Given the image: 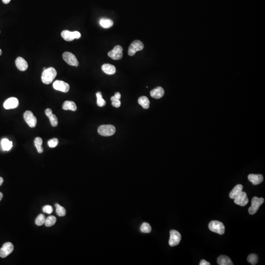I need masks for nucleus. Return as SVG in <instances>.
I'll use <instances>...</instances> for the list:
<instances>
[{"instance_id":"nucleus-1","label":"nucleus","mask_w":265,"mask_h":265,"mask_svg":"<svg viewBox=\"0 0 265 265\" xmlns=\"http://www.w3.org/2000/svg\"><path fill=\"white\" fill-rule=\"evenodd\" d=\"M57 75V71L53 67L46 69L43 72L41 80L44 84L49 85L53 81Z\"/></svg>"},{"instance_id":"nucleus-2","label":"nucleus","mask_w":265,"mask_h":265,"mask_svg":"<svg viewBox=\"0 0 265 265\" xmlns=\"http://www.w3.org/2000/svg\"><path fill=\"white\" fill-rule=\"evenodd\" d=\"M115 128L112 125H103L98 129V133L105 137L113 136L115 133Z\"/></svg>"},{"instance_id":"nucleus-3","label":"nucleus","mask_w":265,"mask_h":265,"mask_svg":"<svg viewBox=\"0 0 265 265\" xmlns=\"http://www.w3.org/2000/svg\"><path fill=\"white\" fill-rule=\"evenodd\" d=\"M209 228L212 232L217 233L219 235L224 234L225 232V227L222 222L213 220L209 224Z\"/></svg>"},{"instance_id":"nucleus-4","label":"nucleus","mask_w":265,"mask_h":265,"mask_svg":"<svg viewBox=\"0 0 265 265\" xmlns=\"http://www.w3.org/2000/svg\"><path fill=\"white\" fill-rule=\"evenodd\" d=\"M264 202V199L263 198H259L256 196L253 197V199H252L251 206L249 207L248 209L249 214L254 215L255 214L259 209V207Z\"/></svg>"},{"instance_id":"nucleus-5","label":"nucleus","mask_w":265,"mask_h":265,"mask_svg":"<svg viewBox=\"0 0 265 265\" xmlns=\"http://www.w3.org/2000/svg\"><path fill=\"white\" fill-rule=\"evenodd\" d=\"M144 48V45L140 40H135L133 41L131 45H130L128 49V54L129 56H133L136 52L138 51H142Z\"/></svg>"},{"instance_id":"nucleus-6","label":"nucleus","mask_w":265,"mask_h":265,"mask_svg":"<svg viewBox=\"0 0 265 265\" xmlns=\"http://www.w3.org/2000/svg\"><path fill=\"white\" fill-rule=\"evenodd\" d=\"M62 37L64 40L67 41H71L75 39H79L81 37L80 32L78 31L70 32L69 30H63L61 33Z\"/></svg>"},{"instance_id":"nucleus-7","label":"nucleus","mask_w":265,"mask_h":265,"mask_svg":"<svg viewBox=\"0 0 265 265\" xmlns=\"http://www.w3.org/2000/svg\"><path fill=\"white\" fill-rule=\"evenodd\" d=\"M62 58L63 60L70 66H79V62L76 57L71 53L68 52H64L62 54Z\"/></svg>"},{"instance_id":"nucleus-8","label":"nucleus","mask_w":265,"mask_h":265,"mask_svg":"<svg viewBox=\"0 0 265 265\" xmlns=\"http://www.w3.org/2000/svg\"><path fill=\"white\" fill-rule=\"evenodd\" d=\"M181 235L180 233L175 230H171L170 231V238L169 240V245L171 247H175L180 242Z\"/></svg>"},{"instance_id":"nucleus-9","label":"nucleus","mask_w":265,"mask_h":265,"mask_svg":"<svg viewBox=\"0 0 265 265\" xmlns=\"http://www.w3.org/2000/svg\"><path fill=\"white\" fill-rule=\"evenodd\" d=\"M108 56L114 60H119L123 57V48L120 45H116L113 50L108 53Z\"/></svg>"},{"instance_id":"nucleus-10","label":"nucleus","mask_w":265,"mask_h":265,"mask_svg":"<svg viewBox=\"0 0 265 265\" xmlns=\"http://www.w3.org/2000/svg\"><path fill=\"white\" fill-rule=\"evenodd\" d=\"M24 118L28 125L31 128H34L37 123V119L32 111L27 110L24 114Z\"/></svg>"},{"instance_id":"nucleus-11","label":"nucleus","mask_w":265,"mask_h":265,"mask_svg":"<svg viewBox=\"0 0 265 265\" xmlns=\"http://www.w3.org/2000/svg\"><path fill=\"white\" fill-rule=\"evenodd\" d=\"M14 249V246L12 243H6L0 249V257L2 258H6L13 251Z\"/></svg>"},{"instance_id":"nucleus-12","label":"nucleus","mask_w":265,"mask_h":265,"mask_svg":"<svg viewBox=\"0 0 265 265\" xmlns=\"http://www.w3.org/2000/svg\"><path fill=\"white\" fill-rule=\"evenodd\" d=\"M53 86L54 90L65 92V93L68 92L70 89L69 84L65 82L60 81V80H57L54 82Z\"/></svg>"},{"instance_id":"nucleus-13","label":"nucleus","mask_w":265,"mask_h":265,"mask_svg":"<svg viewBox=\"0 0 265 265\" xmlns=\"http://www.w3.org/2000/svg\"><path fill=\"white\" fill-rule=\"evenodd\" d=\"M234 199V203L236 204L241 206H246L248 202L247 195L246 192L243 191H242L239 195H238Z\"/></svg>"},{"instance_id":"nucleus-14","label":"nucleus","mask_w":265,"mask_h":265,"mask_svg":"<svg viewBox=\"0 0 265 265\" xmlns=\"http://www.w3.org/2000/svg\"><path fill=\"white\" fill-rule=\"evenodd\" d=\"M19 105V101L15 97H11L7 99L4 103V106L6 110L15 109Z\"/></svg>"},{"instance_id":"nucleus-15","label":"nucleus","mask_w":265,"mask_h":265,"mask_svg":"<svg viewBox=\"0 0 265 265\" xmlns=\"http://www.w3.org/2000/svg\"><path fill=\"white\" fill-rule=\"evenodd\" d=\"M15 64L17 68L21 71H25L28 69V62L22 57H18L16 58Z\"/></svg>"},{"instance_id":"nucleus-16","label":"nucleus","mask_w":265,"mask_h":265,"mask_svg":"<svg viewBox=\"0 0 265 265\" xmlns=\"http://www.w3.org/2000/svg\"><path fill=\"white\" fill-rule=\"evenodd\" d=\"M165 91L161 86L154 88L150 91V95L155 99H160L164 95Z\"/></svg>"},{"instance_id":"nucleus-17","label":"nucleus","mask_w":265,"mask_h":265,"mask_svg":"<svg viewBox=\"0 0 265 265\" xmlns=\"http://www.w3.org/2000/svg\"><path fill=\"white\" fill-rule=\"evenodd\" d=\"M248 179L254 185H257L261 183L263 181V176L261 175H253L251 174L248 176Z\"/></svg>"},{"instance_id":"nucleus-18","label":"nucleus","mask_w":265,"mask_h":265,"mask_svg":"<svg viewBox=\"0 0 265 265\" xmlns=\"http://www.w3.org/2000/svg\"><path fill=\"white\" fill-rule=\"evenodd\" d=\"M103 71L108 75H113L115 74L116 72V68L114 66L110 64H103L102 66Z\"/></svg>"},{"instance_id":"nucleus-19","label":"nucleus","mask_w":265,"mask_h":265,"mask_svg":"<svg viewBox=\"0 0 265 265\" xmlns=\"http://www.w3.org/2000/svg\"><path fill=\"white\" fill-rule=\"evenodd\" d=\"M243 186L241 184H238L231 191L229 194V197L231 199H234L238 195H239L243 191Z\"/></svg>"},{"instance_id":"nucleus-20","label":"nucleus","mask_w":265,"mask_h":265,"mask_svg":"<svg viewBox=\"0 0 265 265\" xmlns=\"http://www.w3.org/2000/svg\"><path fill=\"white\" fill-rule=\"evenodd\" d=\"M218 263L219 265H233V263L229 257L225 255H221L218 258Z\"/></svg>"},{"instance_id":"nucleus-21","label":"nucleus","mask_w":265,"mask_h":265,"mask_svg":"<svg viewBox=\"0 0 265 265\" xmlns=\"http://www.w3.org/2000/svg\"><path fill=\"white\" fill-rule=\"evenodd\" d=\"M62 109L64 110H70L72 111H76L77 109V106L73 101H66L62 105Z\"/></svg>"},{"instance_id":"nucleus-22","label":"nucleus","mask_w":265,"mask_h":265,"mask_svg":"<svg viewBox=\"0 0 265 265\" xmlns=\"http://www.w3.org/2000/svg\"><path fill=\"white\" fill-rule=\"evenodd\" d=\"M100 25L101 27L105 29H108L113 26L114 25V22L113 20L109 19H106V18H102L100 20Z\"/></svg>"},{"instance_id":"nucleus-23","label":"nucleus","mask_w":265,"mask_h":265,"mask_svg":"<svg viewBox=\"0 0 265 265\" xmlns=\"http://www.w3.org/2000/svg\"><path fill=\"white\" fill-rule=\"evenodd\" d=\"M138 103L144 109H147L149 108L150 101L148 98L146 96H142L139 97L138 99Z\"/></svg>"},{"instance_id":"nucleus-24","label":"nucleus","mask_w":265,"mask_h":265,"mask_svg":"<svg viewBox=\"0 0 265 265\" xmlns=\"http://www.w3.org/2000/svg\"><path fill=\"white\" fill-rule=\"evenodd\" d=\"M2 147L4 151H9L12 148V142L9 141L7 139H4L1 142Z\"/></svg>"},{"instance_id":"nucleus-25","label":"nucleus","mask_w":265,"mask_h":265,"mask_svg":"<svg viewBox=\"0 0 265 265\" xmlns=\"http://www.w3.org/2000/svg\"><path fill=\"white\" fill-rule=\"evenodd\" d=\"M34 145L36 147L39 153H42L43 152V148L42 147V139L39 137H37L34 139Z\"/></svg>"},{"instance_id":"nucleus-26","label":"nucleus","mask_w":265,"mask_h":265,"mask_svg":"<svg viewBox=\"0 0 265 265\" xmlns=\"http://www.w3.org/2000/svg\"><path fill=\"white\" fill-rule=\"evenodd\" d=\"M55 206L56 208V213L59 217H63L66 215V212L64 207L57 203L56 204Z\"/></svg>"},{"instance_id":"nucleus-27","label":"nucleus","mask_w":265,"mask_h":265,"mask_svg":"<svg viewBox=\"0 0 265 265\" xmlns=\"http://www.w3.org/2000/svg\"><path fill=\"white\" fill-rule=\"evenodd\" d=\"M57 221V219L56 217L53 215H50L45 220V224L47 227H51L55 224Z\"/></svg>"},{"instance_id":"nucleus-28","label":"nucleus","mask_w":265,"mask_h":265,"mask_svg":"<svg viewBox=\"0 0 265 265\" xmlns=\"http://www.w3.org/2000/svg\"><path fill=\"white\" fill-rule=\"evenodd\" d=\"M96 97H97V104L99 106H104L106 105V101L103 97H102V93L101 92H98L96 93Z\"/></svg>"},{"instance_id":"nucleus-29","label":"nucleus","mask_w":265,"mask_h":265,"mask_svg":"<svg viewBox=\"0 0 265 265\" xmlns=\"http://www.w3.org/2000/svg\"><path fill=\"white\" fill-rule=\"evenodd\" d=\"M46 218L45 215L43 214H40L38 215L35 219V224L38 226H41L43 224H45Z\"/></svg>"},{"instance_id":"nucleus-30","label":"nucleus","mask_w":265,"mask_h":265,"mask_svg":"<svg viewBox=\"0 0 265 265\" xmlns=\"http://www.w3.org/2000/svg\"><path fill=\"white\" fill-rule=\"evenodd\" d=\"M141 230L142 232L144 233H149L151 231V227L149 223H143L141 225Z\"/></svg>"},{"instance_id":"nucleus-31","label":"nucleus","mask_w":265,"mask_h":265,"mask_svg":"<svg viewBox=\"0 0 265 265\" xmlns=\"http://www.w3.org/2000/svg\"><path fill=\"white\" fill-rule=\"evenodd\" d=\"M247 261L252 265H256L258 262V256L255 254H250L247 257Z\"/></svg>"},{"instance_id":"nucleus-32","label":"nucleus","mask_w":265,"mask_h":265,"mask_svg":"<svg viewBox=\"0 0 265 265\" xmlns=\"http://www.w3.org/2000/svg\"><path fill=\"white\" fill-rule=\"evenodd\" d=\"M48 117L50 120V123H51L52 126H53V127H56L58 124V119L57 116L54 114H52L50 115H49Z\"/></svg>"},{"instance_id":"nucleus-33","label":"nucleus","mask_w":265,"mask_h":265,"mask_svg":"<svg viewBox=\"0 0 265 265\" xmlns=\"http://www.w3.org/2000/svg\"><path fill=\"white\" fill-rule=\"evenodd\" d=\"M110 100L111 101V105L114 107L115 108H119L121 106V102H120V99H118V98L113 96L110 98Z\"/></svg>"},{"instance_id":"nucleus-34","label":"nucleus","mask_w":265,"mask_h":265,"mask_svg":"<svg viewBox=\"0 0 265 265\" xmlns=\"http://www.w3.org/2000/svg\"><path fill=\"white\" fill-rule=\"evenodd\" d=\"M58 141L57 138H54L51 139L48 142L49 147L51 148H54L58 145Z\"/></svg>"},{"instance_id":"nucleus-35","label":"nucleus","mask_w":265,"mask_h":265,"mask_svg":"<svg viewBox=\"0 0 265 265\" xmlns=\"http://www.w3.org/2000/svg\"><path fill=\"white\" fill-rule=\"evenodd\" d=\"M43 211L44 213L50 214L53 211V207L50 205H46V206L43 207Z\"/></svg>"},{"instance_id":"nucleus-36","label":"nucleus","mask_w":265,"mask_h":265,"mask_svg":"<svg viewBox=\"0 0 265 265\" xmlns=\"http://www.w3.org/2000/svg\"><path fill=\"white\" fill-rule=\"evenodd\" d=\"M45 114L48 116L51 114H53L52 110L51 109H47L45 111Z\"/></svg>"},{"instance_id":"nucleus-37","label":"nucleus","mask_w":265,"mask_h":265,"mask_svg":"<svg viewBox=\"0 0 265 265\" xmlns=\"http://www.w3.org/2000/svg\"><path fill=\"white\" fill-rule=\"evenodd\" d=\"M200 265H210V263L206 261L205 260H202L199 263Z\"/></svg>"},{"instance_id":"nucleus-38","label":"nucleus","mask_w":265,"mask_h":265,"mask_svg":"<svg viewBox=\"0 0 265 265\" xmlns=\"http://www.w3.org/2000/svg\"><path fill=\"white\" fill-rule=\"evenodd\" d=\"M114 96L116 98L118 99H120V98H121V94H120V93H119V92H116Z\"/></svg>"},{"instance_id":"nucleus-39","label":"nucleus","mask_w":265,"mask_h":265,"mask_svg":"<svg viewBox=\"0 0 265 265\" xmlns=\"http://www.w3.org/2000/svg\"><path fill=\"white\" fill-rule=\"evenodd\" d=\"M2 1L4 4H7L10 3V2L11 1V0H2Z\"/></svg>"},{"instance_id":"nucleus-40","label":"nucleus","mask_w":265,"mask_h":265,"mask_svg":"<svg viewBox=\"0 0 265 265\" xmlns=\"http://www.w3.org/2000/svg\"><path fill=\"white\" fill-rule=\"evenodd\" d=\"M4 182V179L1 177H0V186L2 185V183Z\"/></svg>"},{"instance_id":"nucleus-41","label":"nucleus","mask_w":265,"mask_h":265,"mask_svg":"<svg viewBox=\"0 0 265 265\" xmlns=\"http://www.w3.org/2000/svg\"><path fill=\"white\" fill-rule=\"evenodd\" d=\"M2 197H3V195H2V193L0 192V201H1L2 199Z\"/></svg>"},{"instance_id":"nucleus-42","label":"nucleus","mask_w":265,"mask_h":265,"mask_svg":"<svg viewBox=\"0 0 265 265\" xmlns=\"http://www.w3.org/2000/svg\"><path fill=\"white\" fill-rule=\"evenodd\" d=\"M2 54V51L1 49H0V56H1Z\"/></svg>"},{"instance_id":"nucleus-43","label":"nucleus","mask_w":265,"mask_h":265,"mask_svg":"<svg viewBox=\"0 0 265 265\" xmlns=\"http://www.w3.org/2000/svg\"><path fill=\"white\" fill-rule=\"evenodd\" d=\"M0 33H1V31H0Z\"/></svg>"}]
</instances>
